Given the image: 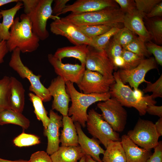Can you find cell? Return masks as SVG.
<instances>
[{
    "instance_id": "30",
    "label": "cell",
    "mask_w": 162,
    "mask_h": 162,
    "mask_svg": "<svg viewBox=\"0 0 162 162\" xmlns=\"http://www.w3.org/2000/svg\"><path fill=\"white\" fill-rule=\"evenodd\" d=\"M10 77L5 76L0 80V110L10 109Z\"/></svg>"
},
{
    "instance_id": "49",
    "label": "cell",
    "mask_w": 162,
    "mask_h": 162,
    "mask_svg": "<svg viewBox=\"0 0 162 162\" xmlns=\"http://www.w3.org/2000/svg\"><path fill=\"white\" fill-rule=\"evenodd\" d=\"M157 132L160 136L162 135V118H160L154 124Z\"/></svg>"
},
{
    "instance_id": "38",
    "label": "cell",
    "mask_w": 162,
    "mask_h": 162,
    "mask_svg": "<svg viewBox=\"0 0 162 162\" xmlns=\"http://www.w3.org/2000/svg\"><path fill=\"white\" fill-rule=\"evenodd\" d=\"M122 49L120 45L112 38L110 40L104 50L112 62L114 58L121 56Z\"/></svg>"
},
{
    "instance_id": "1",
    "label": "cell",
    "mask_w": 162,
    "mask_h": 162,
    "mask_svg": "<svg viewBox=\"0 0 162 162\" xmlns=\"http://www.w3.org/2000/svg\"><path fill=\"white\" fill-rule=\"evenodd\" d=\"M10 31V37L6 43L9 52L16 48L22 53L32 52L39 46L40 40L33 32L29 16L22 14L14 20Z\"/></svg>"
},
{
    "instance_id": "51",
    "label": "cell",
    "mask_w": 162,
    "mask_h": 162,
    "mask_svg": "<svg viewBox=\"0 0 162 162\" xmlns=\"http://www.w3.org/2000/svg\"><path fill=\"white\" fill-rule=\"evenodd\" d=\"M19 0H0V7L6 4L14 2H17Z\"/></svg>"
},
{
    "instance_id": "13",
    "label": "cell",
    "mask_w": 162,
    "mask_h": 162,
    "mask_svg": "<svg viewBox=\"0 0 162 162\" xmlns=\"http://www.w3.org/2000/svg\"><path fill=\"white\" fill-rule=\"evenodd\" d=\"M156 62L153 57L144 59L136 68L129 70L120 69L118 70L119 77L122 82L128 83L134 89L138 88L140 84L147 83L145 79L146 73L150 70L157 68Z\"/></svg>"
},
{
    "instance_id": "44",
    "label": "cell",
    "mask_w": 162,
    "mask_h": 162,
    "mask_svg": "<svg viewBox=\"0 0 162 162\" xmlns=\"http://www.w3.org/2000/svg\"><path fill=\"white\" fill-rule=\"evenodd\" d=\"M54 4L52 8V14L58 16L60 15L64 9L66 7V4L69 0H55L53 1Z\"/></svg>"
},
{
    "instance_id": "21",
    "label": "cell",
    "mask_w": 162,
    "mask_h": 162,
    "mask_svg": "<svg viewBox=\"0 0 162 162\" xmlns=\"http://www.w3.org/2000/svg\"><path fill=\"white\" fill-rule=\"evenodd\" d=\"M85 154L80 146H60L50 155L52 162H78Z\"/></svg>"
},
{
    "instance_id": "41",
    "label": "cell",
    "mask_w": 162,
    "mask_h": 162,
    "mask_svg": "<svg viewBox=\"0 0 162 162\" xmlns=\"http://www.w3.org/2000/svg\"><path fill=\"white\" fill-rule=\"evenodd\" d=\"M120 7V9L125 14L130 13L136 9V3L134 0H115Z\"/></svg>"
},
{
    "instance_id": "50",
    "label": "cell",
    "mask_w": 162,
    "mask_h": 162,
    "mask_svg": "<svg viewBox=\"0 0 162 162\" xmlns=\"http://www.w3.org/2000/svg\"><path fill=\"white\" fill-rule=\"evenodd\" d=\"M133 92L135 97L139 100H141L143 98L144 96H143V92L138 88L136 89H134Z\"/></svg>"
},
{
    "instance_id": "29",
    "label": "cell",
    "mask_w": 162,
    "mask_h": 162,
    "mask_svg": "<svg viewBox=\"0 0 162 162\" xmlns=\"http://www.w3.org/2000/svg\"><path fill=\"white\" fill-rule=\"evenodd\" d=\"M28 95L30 100L32 102L34 108V112L37 119L41 121L46 129L50 121L49 117L47 115V112L44 108L41 99L32 93H29Z\"/></svg>"
},
{
    "instance_id": "7",
    "label": "cell",
    "mask_w": 162,
    "mask_h": 162,
    "mask_svg": "<svg viewBox=\"0 0 162 162\" xmlns=\"http://www.w3.org/2000/svg\"><path fill=\"white\" fill-rule=\"evenodd\" d=\"M127 135L138 146L150 151L158 144L159 137L153 122L141 118Z\"/></svg>"
},
{
    "instance_id": "35",
    "label": "cell",
    "mask_w": 162,
    "mask_h": 162,
    "mask_svg": "<svg viewBox=\"0 0 162 162\" xmlns=\"http://www.w3.org/2000/svg\"><path fill=\"white\" fill-rule=\"evenodd\" d=\"M136 37L135 34L124 27L120 28L118 32L113 36V39L117 41L123 48L131 42Z\"/></svg>"
},
{
    "instance_id": "24",
    "label": "cell",
    "mask_w": 162,
    "mask_h": 162,
    "mask_svg": "<svg viewBox=\"0 0 162 162\" xmlns=\"http://www.w3.org/2000/svg\"><path fill=\"white\" fill-rule=\"evenodd\" d=\"M87 45L85 44L59 48L53 54L61 61L65 58L72 57L78 60L81 64L85 65L88 51Z\"/></svg>"
},
{
    "instance_id": "14",
    "label": "cell",
    "mask_w": 162,
    "mask_h": 162,
    "mask_svg": "<svg viewBox=\"0 0 162 162\" xmlns=\"http://www.w3.org/2000/svg\"><path fill=\"white\" fill-rule=\"evenodd\" d=\"M47 88L50 95L53 98L52 110L59 112L63 116H68L70 99L67 92L65 82L63 79L58 76L52 80Z\"/></svg>"
},
{
    "instance_id": "16",
    "label": "cell",
    "mask_w": 162,
    "mask_h": 162,
    "mask_svg": "<svg viewBox=\"0 0 162 162\" xmlns=\"http://www.w3.org/2000/svg\"><path fill=\"white\" fill-rule=\"evenodd\" d=\"M109 7H118L112 0H78L71 4L66 5L60 15L70 12L79 14L92 12Z\"/></svg>"
},
{
    "instance_id": "2",
    "label": "cell",
    "mask_w": 162,
    "mask_h": 162,
    "mask_svg": "<svg viewBox=\"0 0 162 162\" xmlns=\"http://www.w3.org/2000/svg\"><path fill=\"white\" fill-rule=\"evenodd\" d=\"M65 85L67 92L72 102L69 108L68 116H71V118L74 122H78L83 128L86 126L88 107L96 102L105 101L111 97L109 92L85 94L78 92L72 82H66Z\"/></svg>"
},
{
    "instance_id": "11",
    "label": "cell",
    "mask_w": 162,
    "mask_h": 162,
    "mask_svg": "<svg viewBox=\"0 0 162 162\" xmlns=\"http://www.w3.org/2000/svg\"><path fill=\"white\" fill-rule=\"evenodd\" d=\"M56 18L50 25V30L52 33L65 37L75 45H90L91 39L83 34L75 25L63 17Z\"/></svg>"
},
{
    "instance_id": "53",
    "label": "cell",
    "mask_w": 162,
    "mask_h": 162,
    "mask_svg": "<svg viewBox=\"0 0 162 162\" xmlns=\"http://www.w3.org/2000/svg\"><path fill=\"white\" fill-rule=\"evenodd\" d=\"M85 162H98L93 159L90 156L85 155Z\"/></svg>"
},
{
    "instance_id": "43",
    "label": "cell",
    "mask_w": 162,
    "mask_h": 162,
    "mask_svg": "<svg viewBox=\"0 0 162 162\" xmlns=\"http://www.w3.org/2000/svg\"><path fill=\"white\" fill-rule=\"evenodd\" d=\"M154 153L146 162H162V142H158V144L154 148Z\"/></svg>"
},
{
    "instance_id": "46",
    "label": "cell",
    "mask_w": 162,
    "mask_h": 162,
    "mask_svg": "<svg viewBox=\"0 0 162 162\" xmlns=\"http://www.w3.org/2000/svg\"><path fill=\"white\" fill-rule=\"evenodd\" d=\"M162 15V2L157 4L148 14H145L147 18L161 17Z\"/></svg>"
},
{
    "instance_id": "18",
    "label": "cell",
    "mask_w": 162,
    "mask_h": 162,
    "mask_svg": "<svg viewBox=\"0 0 162 162\" xmlns=\"http://www.w3.org/2000/svg\"><path fill=\"white\" fill-rule=\"evenodd\" d=\"M145 16V14L136 9L125 14L123 23L124 27L146 42L152 39L144 24L143 19Z\"/></svg>"
},
{
    "instance_id": "15",
    "label": "cell",
    "mask_w": 162,
    "mask_h": 162,
    "mask_svg": "<svg viewBox=\"0 0 162 162\" xmlns=\"http://www.w3.org/2000/svg\"><path fill=\"white\" fill-rule=\"evenodd\" d=\"M47 57L55 73L65 82L69 81L77 84L80 81L86 70L85 65L64 64L52 54H49Z\"/></svg>"
},
{
    "instance_id": "48",
    "label": "cell",
    "mask_w": 162,
    "mask_h": 162,
    "mask_svg": "<svg viewBox=\"0 0 162 162\" xmlns=\"http://www.w3.org/2000/svg\"><path fill=\"white\" fill-rule=\"evenodd\" d=\"M9 52L6 41H0V64L4 62V58Z\"/></svg>"
},
{
    "instance_id": "4",
    "label": "cell",
    "mask_w": 162,
    "mask_h": 162,
    "mask_svg": "<svg viewBox=\"0 0 162 162\" xmlns=\"http://www.w3.org/2000/svg\"><path fill=\"white\" fill-rule=\"evenodd\" d=\"M113 76L115 82L111 86L109 92L111 97L116 98L123 106L134 108L140 116H142L146 113V110L148 106L156 104L152 95H145L141 100L137 99L131 88L122 81L118 71L113 73Z\"/></svg>"
},
{
    "instance_id": "31",
    "label": "cell",
    "mask_w": 162,
    "mask_h": 162,
    "mask_svg": "<svg viewBox=\"0 0 162 162\" xmlns=\"http://www.w3.org/2000/svg\"><path fill=\"white\" fill-rule=\"evenodd\" d=\"M120 28L112 27L104 33L92 38L90 46L98 50H104L111 38L118 32Z\"/></svg>"
},
{
    "instance_id": "9",
    "label": "cell",
    "mask_w": 162,
    "mask_h": 162,
    "mask_svg": "<svg viewBox=\"0 0 162 162\" xmlns=\"http://www.w3.org/2000/svg\"><path fill=\"white\" fill-rule=\"evenodd\" d=\"M53 0H39L37 6L28 15L31 22L33 32L40 40L48 38L49 33L46 29L47 21L52 14Z\"/></svg>"
},
{
    "instance_id": "34",
    "label": "cell",
    "mask_w": 162,
    "mask_h": 162,
    "mask_svg": "<svg viewBox=\"0 0 162 162\" xmlns=\"http://www.w3.org/2000/svg\"><path fill=\"white\" fill-rule=\"evenodd\" d=\"M13 142L16 146L22 147L39 144L40 141L38 136L23 132L15 138Z\"/></svg>"
},
{
    "instance_id": "37",
    "label": "cell",
    "mask_w": 162,
    "mask_h": 162,
    "mask_svg": "<svg viewBox=\"0 0 162 162\" xmlns=\"http://www.w3.org/2000/svg\"><path fill=\"white\" fill-rule=\"evenodd\" d=\"M146 87L143 89V92H152L151 95L153 99L162 97V74L154 83L148 82Z\"/></svg>"
},
{
    "instance_id": "40",
    "label": "cell",
    "mask_w": 162,
    "mask_h": 162,
    "mask_svg": "<svg viewBox=\"0 0 162 162\" xmlns=\"http://www.w3.org/2000/svg\"><path fill=\"white\" fill-rule=\"evenodd\" d=\"M145 45L148 52L154 56L156 63L162 66V46L151 41L145 42Z\"/></svg>"
},
{
    "instance_id": "47",
    "label": "cell",
    "mask_w": 162,
    "mask_h": 162,
    "mask_svg": "<svg viewBox=\"0 0 162 162\" xmlns=\"http://www.w3.org/2000/svg\"><path fill=\"white\" fill-rule=\"evenodd\" d=\"M146 112L152 115L156 116L162 118V106H157L155 105L148 106L146 110Z\"/></svg>"
},
{
    "instance_id": "54",
    "label": "cell",
    "mask_w": 162,
    "mask_h": 162,
    "mask_svg": "<svg viewBox=\"0 0 162 162\" xmlns=\"http://www.w3.org/2000/svg\"><path fill=\"white\" fill-rule=\"evenodd\" d=\"M85 155L83 156L81 158L79 162H85Z\"/></svg>"
},
{
    "instance_id": "17",
    "label": "cell",
    "mask_w": 162,
    "mask_h": 162,
    "mask_svg": "<svg viewBox=\"0 0 162 162\" xmlns=\"http://www.w3.org/2000/svg\"><path fill=\"white\" fill-rule=\"evenodd\" d=\"M50 121L44 135L47 138L46 153L51 155L58 150L60 146L59 129L63 127L62 117L51 110L49 113Z\"/></svg>"
},
{
    "instance_id": "19",
    "label": "cell",
    "mask_w": 162,
    "mask_h": 162,
    "mask_svg": "<svg viewBox=\"0 0 162 162\" xmlns=\"http://www.w3.org/2000/svg\"><path fill=\"white\" fill-rule=\"evenodd\" d=\"M75 125L78 136V143L85 155H88L98 162H103L100 157L105 150L100 146L99 142L94 138L87 136L82 131L81 125L77 122Z\"/></svg>"
},
{
    "instance_id": "20",
    "label": "cell",
    "mask_w": 162,
    "mask_h": 162,
    "mask_svg": "<svg viewBox=\"0 0 162 162\" xmlns=\"http://www.w3.org/2000/svg\"><path fill=\"white\" fill-rule=\"evenodd\" d=\"M121 141L125 153L126 162H146L152 154L151 151L140 148L127 135L122 136Z\"/></svg>"
},
{
    "instance_id": "28",
    "label": "cell",
    "mask_w": 162,
    "mask_h": 162,
    "mask_svg": "<svg viewBox=\"0 0 162 162\" xmlns=\"http://www.w3.org/2000/svg\"><path fill=\"white\" fill-rule=\"evenodd\" d=\"M146 28L151 34L152 39L158 44H162V19L161 17L144 18Z\"/></svg>"
},
{
    "instance_id": "36",
    "label": "cell",
    "mask_w": 162,
    "mask_h": 162,
    "mask_svg": "<svg viewBox=\"0 0 162 162\" xmlns=\"http://www.w3.org/2000/svg\"><path fill=\"white\" fill-rule=\"evenodd\" d=\"M121 56L125 61L127 70L136 68L144 59L143 56L124 49H122Z\"/></svg>"
},
{
    "instance_id": "23",
    "label": "cell",
    "mask_w": 162,
    "mask_h": 162,
    "mask_svg": "<svg viewBox=\"0 0 162 162\" xmlns=\"http://www.w3.org/2000/svg\"><path fill=\"white\" fill-rule=\"evenodd\" d=\"M23 4L19 0L13 7L7 10H1L0 15L3 20L0 23V41H7L9 39L10 28L13 24L14 18L17 12L22 8Z\"/></svg>"
},
{
    "instance_id": "33",
    "label": "cell",
    "mask_w": 162,
    "mask_h": 162,
    "mask_svg": "<svg viewBox=\"0 0 162 162\" xmlns=\"http://www.w3.org/2000/svg\"><path fill=\"white\" fill-rule=\"evenodd\" d=\"M122 49L144 57L145 56L148 57L151 55L147 50L145 42L138 37H136Z\"/></svg>"
},
{
    "instance_id": "27",
    "label": "cell",
    "mask_w": 162,
    "mask_h": 162,
    "mask_svg": "<svg viewBox=\"0 0 162 162\" xmlns=\"http://www.w3.org/2000/svg\"><path fill=\"white\" fill-rule=\"evenodd\" d=\"M103 154V162H126L125 153L121 141L109 142Z\"/></svg>"
},
{
    "instance_id": "10",
    "label": "cell",
    "mask_w": 162,
    "mask_h": 162,
    "mask_svg": "<svg viewBox=\"0 0 162 162\" xmlns=\"http://www.w3.org/2000/svg\"><path fill=\"white\" fill-rule=\"evenodd\" d=\"M114 82V78L108 79L98 72L86 69L77 84L84 94H101L109 92Z\"/></svg>"
},
{
    "instance_id": "22",
    "label": "cell",
    "mask_w": 162,
    "mask_h": 162,
    "mask_svg": "<svg viewBox=\"0 0 162 162\" xmlns=\"http://www.w3.org/2000/svg\"><path fill=\"white\" fill-rule=\"evenodd\" d=\"M10 104L11 109L22 113L25 101V91L22 83L16 78L10 77Z\"/></svg>"
},
{
    "instance_id": "5",
    "label": "cell",
    "mask_w": 162,
    "mask_h": 162,
    "mask_svg": "<svg viewBox=\"0 0 162 162\" xmlns=\"http://www.w3.org/2000/svg\"><path fill=\"white\" fill-rule=\"evenodd\" d=\"M9 63V66L16 71L22 79H27L30 82L29 90L40 97L42 101L47 102L52 98L47 88L41 83L40 78L41 76L36 75L27 66L25 65L21 59V51L18 48L12 52Z\"/></svg>"
},
{
    "instance_id": "12",
    "label": "cell",
    "mask_w": 162,
    "mask_h": 162,
    "mask_svg": "<svg viewBox=\"0 0 162 162\" xmlns=\"http://www.w3.org/2000/svg\"><path fill=\"white\" fill-rule=\"evenodd\" d=\"M85 64L86 69L98 72L108 79L114 78L113 64L105 50H99L88 45Z\"/></svg>"
},
{
    "instance_id": "32",
    "label": "cell",
    "mask_w": 162,
    "mask_h": 162,
    "mask_svg": "<svg viewBox=\"0 0 162 162\" xmlns=\"http://www.w3.org/2000/svg\"><path fill=\"white\" fill-rule=\"evenodd\" d=\"M76 25L83 34L91 39L104 33L112 27L106 25Z\"/></svg>"
},
{
    "instance_id": "52",
    "label": "cell",
    "mask_w": 162,
    "mask_h": 162,
    "mask_svg": "<svg viewBox=\"0 0 162 162\" xmlns=\"http://www.w3.org/2000/svg\"><path fill=\"white\" fill-rule=\"evenodd\" d=\"M0 162H28V161L26 160H19L15 161H12L0 158Z\"/></svg>"
},
{
    "instance_id": "25",
    "label": "cell",
    "mask_w": 162,
    "mask_h": 162,
    "mask_svg": "<svg viewBox=\"0 0 162 162\" xmlns=\"http://www.w3.org/2000/svg\"><path fill=\"white\" fill-rule=\"evenodd\" d=\"M63 130L60 138L62 146H79L78 136L74 121L68 116H63Z\"/></svg>"
},
{
    "instance_id": "55",
    "label": "cell",
    "mask_w": 162,
    "mask_h": 162,
    "mask_svg": "<svg viewBox=\"0 0 162 162\" xmlns=\"http://www.w3.org/2000/svg\"><path fill=\"white\" fill-rule=\"evenodd\" d=\"M2 17V15H0V20L1 19Z\"/></svg>"
},
{
    "instance_id": "3",
    "label": "cell",
    "mask_w": 162,
    "mask_h": 162,
    "mask_svg": "<svg viewBox=\"0 0 162 162\" xmlns=\"http://www.w3.org/2000/svg\"><path fill=\"white\" fill-rule=\"evenodd\" d=\"M124 15L118 7H109L79 14L71 13L63 18L76 25H106L120 28Z\"/></svg>"
},
{
    "instance_id": "45",
    "label": "cell",
    "mask_w": 162,
    "mask_h": 162,
    "mask_svg": "<svg viewBox=\"0 0 162 162\" xmlns=\"http://www.w3.org/2000/svg\"><path fill=\"white\" fill-rule=\"evenodd\" d=\"M24 14L29 15L38 4L39 0H22Z\"/></svg>"
},
{
    "instance_id": "8",
    "label": "cell",
    "mask_w": 162,
    "mask_h": 162,
    "mask_svg": "<svg viewBox=\"0 0 162 162\" xmlns=\"http://www.w3.org/2000/svg\"><path fill=\"white\" fill-rule=\"evenodd\" d=\"M97 107L102 112L103 118L116 132H121L124 129L128 114L126 110L115 98L99 102Z\"/></svg>"
},
{
    "instance_id": "42",
    "label": "cell",
    "mask_w": 162,
    "mask_h": 162,
    "mask_svg": "<svg viewBox=\"0 0 162 162\" xmlns=\"http://www.w3.org/2000/svg\"><path fill=\"white\" fill-rule=\"evenodd\" d=\"M28 162H52L50 156L44 151L37 152L31 155Z\"/></svg>"
},
{
    "instance_id": "6",
    "label": "cell",
    "mask_w": 162,
    "mask_h": 162,
    "mask_svg": "<svg viewBox=\"0 0 162 162\" xmlns=\"http://www.w3.org/2000/svg\"><path fill=\"white\" fill-rule=\"evenodd\" d=\"M86 123L88 133L94 138L98 139L106 148L109 142L121 141L119 134L94 109L89 111Z\"/></svg>"
},
{
    "instance_id": "39",
    "label": "cell",
    "mask_w": 162,
    "mask_h": 162,
    "mask_svg": "<svg viewBox=\"0 0 162 162\" xmlns=\"http://www.w3.org/2000/svg\"><path fill=\"white\" fill-rule=\"evenodd\" d=\"M136 9L145 14L148 13L161 0H135Z\"/></svg>"
},
{
    "instance_id": "26",
    "label": "cell",
    "mask_w": 162,
    "mask_h": 162,
    "mask_svg": "<svg viewBox=\"0 0 162 162\" xmlns=\"http://www.w3.org/2000/svg\"><path fill=\"white\" fill-rule=\"evenodd\" d=\"M29 120L22 113L10 109L0 110V125L11 124L19 125L23 129H27L30 125Z\"/></svg>"
}]
</instances>
